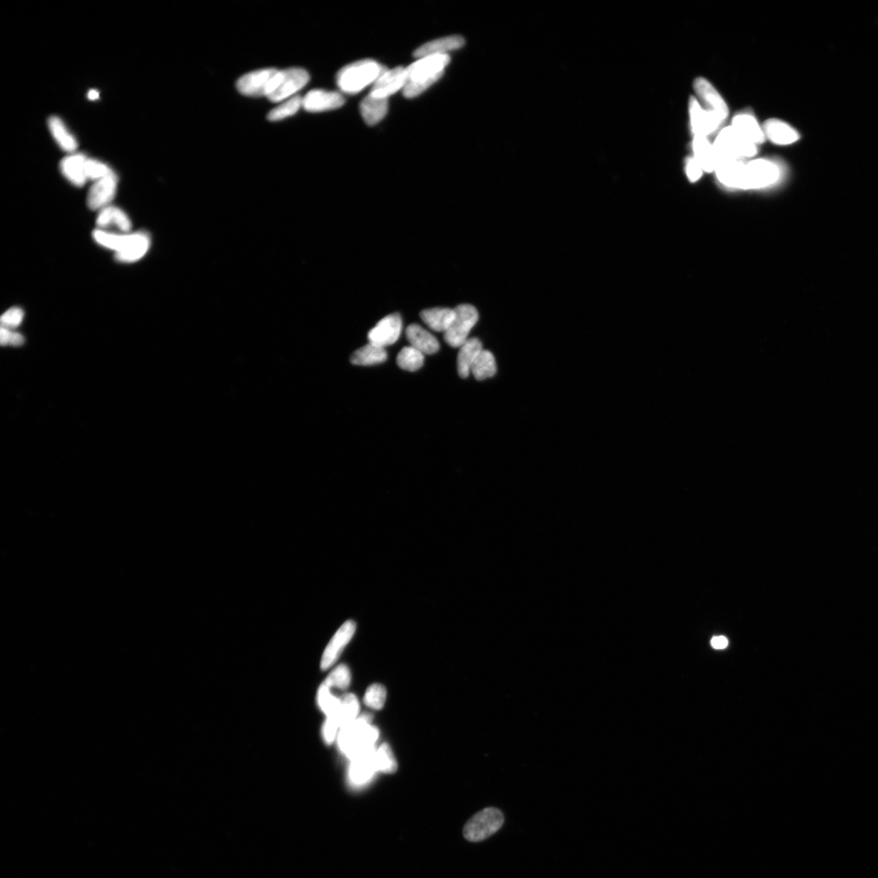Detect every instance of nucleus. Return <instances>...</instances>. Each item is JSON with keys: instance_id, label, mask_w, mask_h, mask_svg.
I'll return each mask as SVG.
<instances>
[{"instance_id": "obj_13", "label": "nucleus", "mask_w": 878, "mask_h": 878, "mask_svg": "<svg viewBox=\"0 0 878 878\" xmlns=\"http://www.w3.org/2000/svg\"><path fill=\"white\" fill-rule=\"evenodd\" d=\"M694 88L700 101L705 104V109L723 123L727 118L729 109L715 88L704 78L696 79Z\"/></svg>"}, {"instance_id": "obj_33", "label": "nucleus", "mask_w": 878, "mask_h": 878, "mask_svg": "<svg viewBox=\"0 0 878 878\" xmlns=\"http://www.w3.org/2000/svg\"><path fill=\"white\" fill-rule=\"evenodd\" d=\"M497 371L495 356L490 351L483 350L471 368V373L478 380L493 377Z\"/></svg>"}, {"instance_id": "obj_42", "label": "nucleus", "mask_w": 878, "mask_h": 878, "mask_svg": "<svg viewBox=\"0 0 878 878\" xmlns=\"http://www.w3.org/2000/svg\"><path fill=\"white\" fill-rule=\"evenodd\" d=\"M24 311L20 308H11L6 311L1 317L2 327L14 330L19 327L24 319Z\"/></svg>"}, {"instance_id": "obj_35", "label": "nucleus", "mask_w": 878, "mask_h": 878, "mask_svg": "<svg viewBox=\"0 0 878 878\" xmlns=\"http://www.w3.org/2000/svg\"><path fill=\"white\" fill-rule=\"evenodd\" d=\"M339 701H340V697H336L335 695H333L330 688L322 682L318 690L317 702L320 710L325 714L326 717H332L335 715Z\"/></svg>"}, {"instance_id": "obj_24", "label": "nucleus", "mask_w": 878, "mask_h": 878, "mask_svg": "<svg viewBox=\"0 0 878 878\" xmlns=\"http://www.w3.org/2000/svg\"><path fill=\"white\" fill-rule=\"evenodd\" d=\"M406 336L411 347L424 355H433L439 350L437 338L418 324L410 325L407 328Z\"/></svg>"}, {"instance_id": "obj_31", "label": "nucleus", "mask_w": 878, "mask_h": 878, "mask_svg": "<svg viewBox=\"0 0 878 878\" xmlns=\"http://www.w3.org/2000/svg\"><path fill=\"white\" fill-rule=\"evenodd\" d=\"M388 359V353L384 348L368 343L357 350L350 356V362L355 365L370 366L380 364Z\"/></svg>"}, {"instance_id": "obj_3", "label": "nucleus", "mask_w": 878, "mask_h": 878, "mask_svg": "<svg viewBox=\"0 0 878 878\" xmlns=\"http://www.w3.org/2000/svg\"><path fill=\"white\" fill-rule=\"evenodd\" d=\"M388 69L375 61L362 60L343 67L337 75V84L343 92L353 95L374 84Z\"/></svg>"}, {"instance_id": "obj_18", "label": "nucleus", "mask_w": 878, "mask_h": 878, "mask_svg": "<svg viewBox=\"0 0 878 878\" xmlns=\"http://www.w3.org/2000/svg\"><path fill=\"white\" fill-rule=\"evenodd\" d=\"M375 751L366 752L350 760L348 770L349 781L353 786L365 785L372 779L378 772Z\"/></svg>"}, {"instance_id": "obj_10", "label": "nucleus", "mask_w": 878, "mask_h": 878, "mask_svg": "<svg viewBox=\"0 0 878 878\" xmlns=\"http://www.w3.org/2000/svg\"><path fill=\"white\" fill-rule=\"evenodd\" d=\"M356 630L353 620H348L343 624L331 640L328 643L321 660V669L326 671L335 665L340 657L343 650L353 639Z\"/></svg>"}, {"instance_id": "obj_2", "label": "nucleus", "mask_w": 878, "mask_h": 878, "mask_svg": "<svg viewBox=\"0 0 878 878\" xmlns=\"http://www.w3.org/2000/svg\"><path fill=\"white\" fill-rule=\"evenodd\" d=\"M93 238L102 247L114 251L116 261L122 263L142 259L151 247V238L145 232L116 233L97 229Z\"/></svg>"}, {"instance_id": "obj_32", "label": "nucleus", "mask_w": 878, "mask_h": 878, "mask_svg": "<svg viewBox=\"0 0 878 878\" xmlns=\"http://www.w3.org/2000/svg\"><path fill=\"white\" fill-rule=\"evenodd\" d=\"M49 130L56 141L64 151L74 152L78 148L77 140L70 133L64 122L58 116H51L49 120Z\"/></svg>"}, {"instance_id": "obj_15", "label": "nucleus", "mask_w": 878, "mask_h": 878, "mask_svg": "<svg viewBox=\"0 0 878 878\" xmlns=\"http://www.w3.org/2000/svg\"><path fill=\"white\" fill-rule=\"evenodd\" d=\"M117 190V178L113 173L106 178L98 180L88 193L87 205L91 210H102L110 206Z\"/></svg>"}, {"instance_id": "obj_23", "label": "nucleus", "mask_w": 878, "mask_h": 878, "mask_svg": "<svg viewBox=\"0 0 878 878\" xmlns=\"http://www.w3.org/2000/svg\"><path fill=\"white\" fill-rule=\"evenodd\" d=\"M465 44V40L460 35H452L420 46L415 51L414 56L420 59L429 56L448 55L447 52L460 49Z\"/></svg>"}, {"instance_id": "obj_20", "label": "nucleus", "mask_w": 878, "mask_h": 878, "mask_svg": "<svg viewBox=\"0 0 878 878\" xmlns=\"http://www.w3.org/2000/svg\"><path fill=\"white\" fill-rule=\"evenodd\" d=\"M99 230L105 231L109 228H114L121 233L131 231L132 223L130 218L119 208L108 206L99 211L96 220Z\"/></svg>"}, {"instance_id": "obj_1", "label": "nucleus", "mask_w": 878, "mask_h": 878, "mask_svg": "<svg viewBox=\"0 0 878 878\" xmlns=\"http://www.w3.org/2000/svg\"><path fill=\"white\" fill-rule=\"evenodd\" d=\"M373 716L364 713L354 722L339 730L337 737L339 750L350 760L368 752L375 750L378 740V729L371 725Z\"/></svg>"}, {"instance_id": "obj_8", "label": "nucleus", "mask_w": 878, "mask_h": 878, "mask_svg": "<svg viewBox=\"0 0 878 878\" xmlns=\"http://www.w3.org/2000/svg\"><path fill=\"white\" fill-rule=\"evenodd\" d=\"M309 79L308 73L301 68L281 70L278 84L268 99L273 103H279L294 97L308 84Z\"/></svg>"}, {"instance_id": "obj_38", "label": "nucleus", "mask_w": 878, "mask_h": 878, "mask_svg": "<svg viewBox=\"0 0 878 878\" xmlns=\"http://www.w3.org/2000/svg\"><path fill=\"white\" fill-rule=\"evenodd\" d=\"M375 760L378 771L385 774H394L398 769L396 760L388 743H383L375 751Z\"/></svg>"}, {"instance_id": "obj_46", "label": "nucleus", "mask_w": 878, "mask_h": 878, "mask_svg": "<svg viewBox=\"0 0 878 878\" xmlns=\"http://www.w3.org/2000/svg\"><path fill=\"white\" fill-rule=\"evenodd\" d=\"M712 647L717 650L725 649L728 646V640L724 636L714 637L711 641Z\"/></svg>"}, {"instance_id": "obj_16", "label": "nucleus", "mask_w": 878, "mask_h": 878, "mask_svg": "<svg viewBox=\"0 0 878 878\" xmlns=\"http://www.w3.org/2000/svg\"><path fill=\"white\" fill-rule=\"evenodd\" d=\"M407 81V69L397 67L388 69L374 83L370 94L374 96L388 99L397 91L403 89Z\"/></svg>"}, {"instance_id": "obj_14", "label": "nucleus", "mask_w": 878, "mask_h": 878, "mask_svg": "<svg viewBox=\"0 0 878 878\" xmlns=\"http://www.w3.org/2000/svg\"><path fill=\"white\" fill-rule=\"evenodd\" d=\"M690 115L695 136L707 137L715 133L722 125V122L715 115L702 108L695 97L690 98Z\"/></svg>"}, {"instance_id": "obj_39", "label": "nucleus", "mask_w": 878, "mask_h": 878, "mask_svg": "<svg viewBox=\"0 0 878 878\" xmlns=\"http://www.w3.org/2000/svg\"><path fill=\"white\" fill-rule=\"evenodd\" d=\"M386 699V690L383 685L373 684L366 690L364 702L373 710H380L384 707Z\"/></svg>"}, {"instance_id": "obj_40", "label": "nucleus", "mask_w": 878, "mask_h": 878, "mask_svg": "<svg viewBox=\"0 0 878 878\" xmlns=\"http://www.w3.org/2000/svg\"><path fill=\"white\" fill-rule=\"evenodd\" d=\"M443 76H438V77L421 81H407V84L403 89V96L408 99L417 97L428 89L433 84H435Z\"/></svg>"}, {"instance_id": "obj_25", "label": "nucleus", "mask_w": 878, "mask_h": 878, "mask_svg": "<svg viewBox=\"0 0 878 878\" xmlns=\"http://www.w3.org/2000/svg\"><path fill=\"white\" fill-rule=\"evenodd\" d=\"M87 158L81 154L69 156L61 162V171L70 183L83 186L88 180L86 173Z\"/></svg>"}, {"instance_id": "obj_37", "label": "nucleus", "mask_w": 878, "mask_h": 878, "mask_svg": "<svg viewBox=\"0 0 878 878\" xmlns=\"http://www.w3.org/2000/svg\"><path fill=\"white\" fill-rule=\"evenodd\" d=\"M350 671L346 665H339L333 670L323 682L329 688L346 690L350 685Z\"/></svg>"}, {"instance_id": "obj_4", "label": "nucleus", "mask_w": 878, "mask_h": 878, "mask_svg": "<svg viewBox=\"0 0 878 878\" xmlns=\"http://www.w3.org/2000/svg\"><path fill=\"white\" fill-rule=\"evenodd\" d=\"M717 157L723 159L742 161L757 154V146L743 138L735 128H722L713 144Z\"/></svg>"}, {"instance_id": "obj_11", "label": "nucleus", "mask_w": 878, "mask_h": 878, "mask_svg": "<svg viewBox=\"0 0 878 878\" xmlns=\"http://www.w3.org/2000/svg\"><path fill=\"white\" fill-rule=\"evenodd\" d=\"M450 63L448 55H435L419 59L407 69L408 81H421L443 76Z\"/></svg>"}, {"instance_id": "obj_19", "label": "nucleus", "mask_w": 878, "mask_h": 878, "mask_svg": "<svg viewBox=\"0 0 878 878\" xmlns=\"http://www.w3.org/2000/svg\"><path fill=\"white\" fill-rule=\"evenodd\" d=\"M745 167L741 161L717 158L715 171L717 178L724 185L745 189Z\"/></svg>"}, {"instance_id": "obj_7", "label": "nucleus", "mask_w": 878, "mask_h": 878, "mask_svg": "<svg viewBox=\"0 0 878 878\" xmlns=\"http://www.w3.org/2000/svg\"><path fill=\"white\" fill-rule=\"evenodd\" d=\"M455 318L444 333L445 341L453 348H460L478 321V312L471 304H460L455 308Z\"/></svg>"}, {"instance_id": "obj_21", "label": "nucleus", "mask_w": 878, "mask_h": 878, "mask_svg": "<svg viewBox=\"0 0 878 878\" xmlns=\"http://www.w3.org/2000/svg\"><path fill=\"white\" fill-rule=\"evenodd\" d=\"M762 128L765 138L777 145L792 144L800 138L799 133L793 127L780 120L769 119L765 122Z\"/></svg>"}, {"instance_id": "obj_30", "label": "nucleus", "mask_w": 878, "mask_h": 878, "mask_svg": "<svg viewBox=\"0 0 878 878\" xmlns=\"http://www.w3.org/2000/svg\"><path fill=\"white\" fill-rule=\"evenodd\" d=\"M360 704L358 699L354 694L343 695L340 697L338 710L331 718L338 724L339 727L343 728L355 721L359 717Z\"/></svg>"}, {"instance_id": "obj_47", "label": "nucleus", "mask_w": 878, "mask_h": 878, "mask_svg": "<svg viewBox=\"0 0 878 878\" xmlns=\"http://www.w3.org/2000/svg\"><path fill=\"white\" fill-rule=\"evenodd\" d=\"M88 98L91 99V101H95V99L99 98V92L95 90L90 91L89 93H88Z\"/></svg>"}, {"instance_id": "obj_34", "label": "nucleus", "mask_w": 878, "mask_h": 878, "mask_svg": "<svg viewBox=\"0 0 878 878\" xmlns=\"http://www.w3.org/2000/svg\"><path fill=\"white\" fill-rule=\"evenodd\" d=\"M425 355L420 350L410 346L403 348L397 356L396 362L402 370L414 372L423 367Z\"/></svg>"}, {"instance_id": "obj_9", "label": "nucleus", "mask_w": 878, "mask_h": 878, "mask_svg": "<svg viewBox=\"0 0 878 878\" xmlns=\"http://www.w3.org/2000/svg\"><path fill=\"white\" fill-rule=\"evenodd\" d=\"M780 177V169L775 163L759 159L747 163L745 167V189H758L768 186Z\"/></svg>"}, {"instance_id": "obj_22", "label": "nucleus", "mask_w": 878, "mask_h": 878, "mask_svg": "<svg viewBox=\"0 0 878 878\" xmlns=\"http://www.w3.org/2000/svg\"><path fill=\"white\" fill-rule=\"evenodd\" d=\"M731 126L749 142L756 145L765 142L763 128L760 126L756 117L751 113H742L735 116Z\"/></svg>"}, {"instance_id": "obj_29", "label": "nucleus", "mask_w": 878, "mask_h": 878, "mask_svg": "<svg viewBox=\"0 0 878 878\" xmlns=\"http://www.w3.org/2000/svg\"><path fill=\"white\" fill-rule=\"evenodd\" d=\"M455 309L435 308L425 309L420 313V318L432 330L446 332L455 318Z\"/></svg>"}, {"instance_id": "obj_12", "label": "nucleus", "mask_w": 878, "mask_h": 878, "mask_svg": "<svg viewBox=\"0 0 878 878\" xmlns=\"http://www.w3.org/2000/svg\"><path fill=\"white\" fill-rule=\"evenodd\" d=\"M401 330L400 315L399 313L390 314L380 320L376 326L368 333V341L385 348L394 344L399 339Z\"/></svg>"}, {"instance_id": "obj_43", "label": "nucleus", "mask_w": 878, "mask_h": 878, "mask_svg": "<svg viewBox=\"0 0 878 878\" xmlns=\"http://www.w3.org/2000/svg\"><path fill=\"white\" fill-rule=\"evenodd\" d=\"M339 730L338 724L331 717H326V721L321 727V736L326 745H331L333 742L337 740Z\"/></svg>"}, {"instance_id": "obj_36", "label": "nucleus", "mask_w": 878, "mask_h": 878, "mask_svg": "<svg viewBox=\"0 0 878 878\" xmlns=\"http://www.w3.org/2000/svg\"><path fill=\"white\" fill-rule=\"evenodd\" d=\"M301 107L302 98L296 96L286 99V102L271 110L267 116L268 120L271 121H282L286 118V117L295 115Z\"/></svg>"}, {"instance_id": "obj_26", "label": "nucleus", "mask_w": 878, "mask_h": 878, "mask_svg": "<svg viewBox=\"0 0 878 878\" xmlns=\"http://www.w3.org/2000/svg\"><path fill=\"white\" fill-rule=\"evenodd\" d=\"M388 99L368 95L360 104V113L368 126H374L382 121L388 113Z\"/></svg>"}, {"instance_id": "obj_5", "label": "nucleus", "mask_w": 878, "mask_h": 878, "mask_svg": "<svg viewBox=\"0 0 878 878\" xmlns=\"http://www.w3.org/2000/svg\"><path fill=\"white\" fill-rule=\"evenodd\" d=\"M505 822L502 812L495 807H487L468 819L463 830L465 838L470 842L487 839L500 830Z\"/></svg>"}, {"instance_id": "obj_27", "label": "nucleus", "mask_w": 878, "mask_h": 878, "mask_svg": "<svg viewBox=\"0 0 878 878\" xmlns=\"http://www.w3.org/2000/svg\"><path fill=\"white\" fill-rule=\"evenodd\" d=\"M460 348L458 358V373L460 378H466L471 373L474 361L483 350V343L477 338H468Z\"/></svg>"}, {"instance_id": "obj_6", "label": "nucleus", "mask_w": 878, "mask_h": 878, "mask_svg": "<svg viewBox=\"0 0 878 878\" xmlns=\"http://www.w3.org/2000/svg\"><path fill=\"white\" fill-rule=\"evenodd\" d=\"M281 70L263 69L245 74L236 84L239 93L250 97H268L276 88Z\"/></svg>"}, {"instance_id": "obj_28", "label": "nucleus", "mask_w": 878, "mask_h": 878, "mask_svg": "<svg viewBox=\"0 0 878 878\" xmlns=\"http://www.w3.org/2000/svg\"><path fill=\"white\" fill-rule=\"evenodd\" d=\"M693 151L695 159L698 161L702 171L710 173L715 171L717 157L713 145L707 137L695 136Z\"/></svg>"}, {"instance_id": "obj_45", "label": "nucleus", "mask_w": 878, "mask_h": 878, "mask_svg": "<svg viewBox=\"0 0 878 878\" xmlns=\"http://www.w3.org/2000/svg\"><path fill=\"white\" fill-rule=\"evenodd\" d=\"M686 171L689 179L692 181H698L704 171L695 157H689L687 160Z\"/></svg>"}, {"instance_id": "obj_44", "label": "nucleus", "mask_w": 878, "mask_h": 878, "mask_svg": "<svg viewBox=\"0 0 878 878\" xmlns=\"http://www.w3.org/2000/svg\"><path fill=\"white\" fill-rule=\"evenodd\" d=\"M25 338L20 333L14 332L7 328L1 327L0 330V343L2 346L19 347L24 344Z\"/></svg>"}, {"instance_id": "obj_17", "label": "nucleus", "mask_w": 878, "mask_h": 878, "mask_svg": "<svg viewBox=\"0 0 878 878\" xmlns=\"http://www.w3.org/2000/svg\"><path fill=\"white\" fill-rule=\"evenodd\" d=\"M344 102V97L340 93L313 90L302 98V107L310 113H320L339 109Z\"/></svg>"}, {"instance_id": "obj_41", "label": "nucleus", "mask_w": 878, "mask_h": 878, "mask_svg": "<svg viewBox=\"0 0 878 878\" xmlns=\"http://www.w3.org/2000/svg\"><path fill=\"white\" fill-rule=\"evenodd\" d=\"M113 173L114 172L112 169H111L107 165H105L104 163L96 160L88 159L87 158L86 163V173L87 179L96 181L104 178H106L108 176Z\"/></svg>"}]
</instances>
